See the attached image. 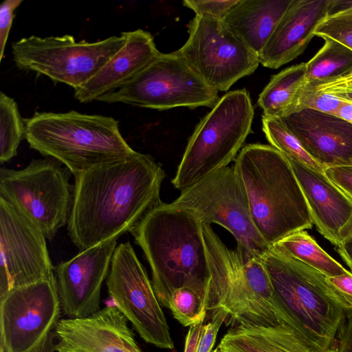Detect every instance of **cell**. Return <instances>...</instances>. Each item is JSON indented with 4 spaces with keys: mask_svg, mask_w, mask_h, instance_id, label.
<instances>
[{
    "mask_svg": "<svg viewBox=\"0 0 352 352\" xmlns=\"http://www.w3.org/2000/svg\"><path fill=\"white\" fill-rule=\"evenodd\" d=\"M74 176L67 230L80 252L129 232L162 201L166 173L151 155L135 151Z\"/></svg>",
    "mask_w": 352,
    "mask_h": 352,
    "instance_id": "1",
    "label": "cell"
},
{
    "mask_svg": "<svg viewBox=\"0 0 352 352\" xmlns=\"http://www.w3.org/2000/svg\"><path fill=\"white\" fill-rule=\"evenodd\" d=\"M130 232L150 265L162 307L167 308L170 294L182 287L208 297V253L203 224L193 209L162 202Z\"/></svg>",
    "mask_w": 352,
    "mask_h": 352,
    "instance_id": "2",
    "label": "cell"
},
{
    "mask_svg": "<svg viewBox=\"0 0 352 352\" xmlns=\"http://www.w3.org/2000/svg\"><path fill=\"white\" fill-rule=\"evenodd\" d=\"M233 167L245 188L254 224L271 247L289 234L312 228L305 197L282 153L271 145L247 144Z\"/></svg>",
    "mask_w": 352,
    "mask_h": 352,
    "instance_id": "3",
    "label": "cell"
},
{
    "mask_svg": "<svg viewBox=\"0 0 352 352\" xmlns=\"http://www.w3.org/2000/svg\"><path fill=\"white\" fill-rule=\"evenodd\" d=\"M210 279L207 309L219 311L231 327H292L274 297L261 257L228 248L210 226L203 225Z\"/></svg>",
    "mask_w": 352,
    "mask_h": 352,
    "instance_id": "4",
    "label": "cell"
},
{
    "mask_svg": "<svg viewBox=\"0 0 352 352\" xmlns=\"http://www.w3.org/2000/svg\"><path fill=\"white\" fill-rule=\"evenodd\" d=\"M261 261L276 300L292 327L322 350L335 349L338 331L352 310L327 277L272 247Z\"/></svg>",
    "mask_w": 352,
    "mask_h": 352,
    "instance_id": "5",
    "label": "cell"
},
{
    "mask_svg": "<svg viewBox=\"0 0 352 352\" xmlns=\"http://www.w3.org/2000/svg\"><path fill=\"white\" fill-rule=\"evenodd\" d=\"M24 121L30 148L58 160L74 175L135 152L122 137L118 121L110 116L72 110L36 113Z\"/></svg>",
    "mask_w": 352,
    "mask_h": 352,
    "instance_id": "6",
    "label": "cell"
},
{
    "mask_svg": "<svg viewBox=\"0 0 352 352\" xmlns=\"http://www.w3.org/2000/svg\"><path fill=\"white\" fill-rule=\"evenodd\" d=\"M254 107L245 89L229 91L197 124L190 137L173 186L182 191L228 166L251 132Z\"/></svg>",
    "mask_w": 352,
    "mask_h": 352,
    "instance_id": "7",
    "label": "cell"
},
{
    "mask_svg": "<svg viewBox=\"0 0 352 352\" xmlns=\"http://www.w3.org/2000/svg\"><path fill=\"white\" fill-rule=\"evenodd\" d=\"M72 173L49 157L34 159L21 170L0 168V197L52 240L67 224L74 186Z\"/></svg>",
    "mask_w": 352,
    "mask_h": 352,
    "instance_id": "8",
    "label": "cell"
},
{
    "mask_svg": "<svg viewBox=\"0 0 352 352\" xmlns=\"http://www.w3.org/2000/svg\"><path fill=\"white\" fill-rule=\"evenodd\" d=\"M218 92L209 87L176 50L160 52L127 83L97 101L157 110L178 107L212 108L220 98Z\"/></svg>",
    "mask_w": 352,
    "mask_h": 352,
    "instance_id": "9",
    "label": "cell"
},
{
    "mask_svg": "<svg viewBox=\"0 0 352 352\" xmlns=\"http://www.w3.org/2000/svg\"><path fill=\"white\" fill-rule=\"evenodd\" d=\"M126 32L96 42L72 35L22 38L12 45L16 67L43 74L74 90L94 76L125 44Z\"/></svg>",
    "mask_w": 352,
    "mask_h": 352,
    "instance_id": "10",
    "label": "cell"
},
{
    "mask_svg": "<svg viewBox=\"0 0 352 352\" xmlns=\"http://www.w3.org/2000/svg\"><path fill=\"white\" fill-rule=\"evenodd\" d=\"M173 204L195 210L203 225L216 223L236 241L241 254L261 257L272 247L252 219L248 197L234 167L226 166L181 191Z\"/></svg>",
    "mask_w": 352,
    "mask_h": 352,
    "instance_id": "11",
    "label": "cell"
},
{
    "mask_svg": "<svg viewBox=\"0 0 352 352\" xmlns=\"http://www.w3.org/2000/svg\"><path fill=\"white\" fill-rule=\"evenodd\" d=\"M188 38L177 52L211 88L228 90L252 74L260 64L252 51L223 20L196 16L188 25Z\"/></svg>",
    "mask_w": 352,
    "mask_h": 352,
    "instance_id": "12",
    "label": "cell"
},
{
    "mask_svg": "<svg viewBox=\"0 0 352 352\" xmlns=\"http://www.w3.org/2000/svg\"><path fill=\"white\" fill-rule=\"evenodd\" d=\"M106 284L113 304L144 341L160 349L175 348L152 283L129 241L116 246Z\"/></svg>",
    "mask_w": 352,
    "mask_h": 352,
    "instance_id": "13",
    "label": "cell"
},
{
    "mask_svg": "<svg viewBox=\"0 0 352 352\" xmlns=\"http://www.w3.org/2000/svg\"><path fill=\"white\" fill-rule=\"evenodd\" d=\"M60 308L55 280L14 288L0 297V351L32 349L55 328Z\"/></svg>",
    "mask_w": 352,
    "mask_h": 352,
    "instance_id": "14",
    "label": "cell"
},
{
    "mask_svg": "<svg viewBox=\"0 0 352 352\" xmlns=\"http://www.w3.org/2000/svg\"><path fill=\"white\" fill-rule=\"evenodd\" d=\"M0 297L10 290L55 280L46 238L0 197Z\"/></svg>",
    "mask_w": 352,
    "mask_h": 352,
    "instance_id": "15",
    "label": "cell"
},
{
    "mask_svg": "<svg viewBox=\"0 0 352 352\" xmlns=\"http://www.w3.org/2000/svg\"><path fill=\"white\" fill-rule=\"evenodd\" d=\"M117 245L116 239L107 241L54 267L60 307L69 318L89 316L100 310L102 285Z\"/></svg>",
    "mask_w": 352,
    "mask_h": 352,
    "instance_id": "16",
    "label": "cell"
},
{
    "mask_svg": "<svg viewBox=\"0 0 352 352\" xmlns=\"http://www.w3.org/2000/svg\"><path fill=\"white\" fill-rule=\"evenodd\" d=\"M127 319L114 304L83 318L60 320L56 352H142Z\"/></svg>",
    "mask_w": 352,
    "mask_h": 352,
    "instance_id": "17",
    "label": "cell"
},
{
    "mask_svg": "<svg viewBox=\"0 0 352 352\" xmlns=\"http://www.w3.org/2000/svg\"><path fill=\"white\" fill-rule=\"evenodd\" d=\"M318 231L338 246L352 236V201L324 174L287 158Z\"/></svg>",
    "mask_w": 352,
    "mask_h": 352,
    "instance_id": "18",
    "label": "cell"
},
{
    "mask_svg": "<svg viewBox=\"0 0 352 352\" xmlns=\"http://www.w3.org/2000/svg\"><path fill=\"white\" fill-rule=\"evenodd\" d=\"M324 169L352 166V124L331 114L302 110L280 118Z\"/></svg>",
    "mask_w": 352,
    "mask_h": 352,
    "instance_id": "19",
    "label": "cell"
},
{
    "mask_svg": "<svg viewBox=\"0 0 352 352\" xmlns=\"http://www.w3.org/2000/svg\"><path fill=\"white\" fill-rule=\"evenodd\" d=\"M333 0H292L261 52L260 64L278 69L300 55L329 14Z\"/></svg>",
    "mask_w": 352,
    "mask_h": 352,
    "instance_id": "20",
    "label": "cell"
},
{
    "mask_svg": "<svg viewBox=\"0 0 352 352\" xmlns=\"http://www.w3.org/2000/svg\"><path fill=\"white\" fill-rule=\"evenodd\" d=\"M126 34L124 45L87 82L74 90L78 101L91 102L120 89L159 54L148 32L138 29Z\"/></svg>",
    "mask_w": 352,
    "mask_h": 352,
    "instance_id": "21",
    "label": "cell"
},
{
    "mask_svg": "<svg viewBox=\"0 0 352 352\" xmlns=\"http://www.w3.org/2000/svg\"><path fill=\"white\" fill-rule=\"evenodd\" d=\"M292 0H239L223 21L259 56Z\"/></svg>",
    "mask_w": 352,
    "mask_h": 352,
    "instance_id": "22",
    "label": "cell"
},
{
    "mask_svg": "<svg viewBox=\"0 0 352 352\" xmlns=\"http://www.w3.org/2000/svg\"><path fill=\"white\" fill-rule=\"evenodd\" d=\"M218 348L220 352H338L322 350L287 324L231 327Z\"/></svg>",
    "mask_w": 352,
    "mask_h": 352,
    "instance_id": "23",
    "label": "cell"
},
{
    "mask_svg": "<svg viewBox=\"0 0 352 352\" xmlns=\"http://www.w3.org/2000/svg\"><path fill=\"white\" fill-rule=\"evenodd\" d=\"M306 63H302L272 76L258 99L263 116L281 118L289 113L299 89L306 82Z\"/></svg>",
    "mask_w": 352,
    "mask_h": 352,
    "instance_id": "24",
    "label": "cell"
},
{
    "mask_svg": "<svg viewBox=\"0 0 352 352\" xmlns=\"http://www.w3.org/2000/svg\"><path fill=\"white\" fill-rule=\"evenodd\" d=\"M272 247L311 266L327 277L351 273L327 253L305 230L289 234Z\"/></svg>",
    "mask_w": 352,
    "mask_h": 352,
    "instance_id": "25",
    "label": "cell"
},
{
    "mask_svg": "<svg viewBox=\"0 0 352 352\" xmlns=\"http://www.w3.org/2000/svg\"><path fill=\"white\" fill-rule=\"evenodd\" d=\"M307 63L305 84L319 86L352 72V50L329 38Z\"/></svg>",
    "mask_w": 352,
    "mask_h": 352,
    "instance_id": "26",
    "label": "cell"
},
{
    "mask_svg": "<svg viewBox=\"0 0 352 352\" xmlns=\"http://www.w3.org/2000/svg\"><path fill=\"white\" fill-rule=\"evenodd\" d=\"M25 121L14 100L0 94V162L3 164L17 155L19 146L25 138Z\"/></svg>",
    "mask_w": 352,
    "mask_h": 352,
    "instance_id": "27",
    "label": "cell"
},
{
    "mask_svg": "<svg viewBox=\"0 0 352 352\" xmlns=\"http://www.w3.org/2000/svg\"><path fill=\"white\" fill-rule=\"evenodd\" d=\"M262 129L270 145L286 157L296 160L316 171L324 173V168L305 151L297 138L280 118L263 116Z\"/></svg>",
    "mask_w": 352,
    "mask_h": 352,
    "instance_id": "28",
    "label": "cell"
},
{
    "mask_svg": "<svg viewBox=\"0 0 352 352\" xmlns=\"http://www.w3.org/2000/svg\"><path fill=\"white\" fill-rule=\"evenodd\" d=\"M208 297L190 287L173 291L168 300L174 318L184 327L204 323L207 315Z\"/></svg>",
    "mask_w": 352,
    "mask_h": 352,
    "instance_id": "29",
    "label": "cell"
},
{
    "mask_svg": "<svg viewBox=\"0 0 352 352\" xmlns=\"http://www.w3.org/2000/svg\"><path fill=\"white\" fill-rule=\"evenodd\" d=\"M344 101L333 94L319 91L315 86L305 83L299 89L294 103L286 116L308 109L338 116Z\"/></svg>",
    "mask_w": 352,
    "mask_h": 352,
    "instance_id": "30",
    "label": "cell"
},
{
    "mask_svg": "<svg viewBox=\"0 0 352 352\" xmlns=\"http://www.w3.org/2000/svg\"><path fill=\"white\" fill-rule=\"evenodd\" d=\"M315 36L329 38L352 50V11L329 14L317 27Z\"/></svg>",
    "mask_w": 352,
    "mask_h": 352,
    "instance_id": "31",
    "label": "cell"
},
{
    "mask_svg": "<svg viewBox=\"0 0 352 352\" xmlns=\"http://www.w3.org/2000/svg\"><path fill=\"white\" fill-rule=\"evenodd\" d=\"M239 0H185L184 6L193 10L196 16L223 20Z\"/></svg>",
    "mask_w": 352,
    "mask_h": 352,
    "instance_id": "32",
    "label": "cell"
},
{
    "mask_svg": "<svg viewBox=\"0 0 352 352\" xmlns=\"http://www.w3.org/2000/svg\"><path fill=\"white\" fill-rule=\"evenodd\" d=\"M22 0H5L0 5V60H2L10 31L14 18V11Z\"/></svg>",
    "mask_w": 352,
    "mask_h": 352,
    "instance_id": "33",
    "label": "cell"
},
{
    "mask_svg": "<svg viewBox=\"0 0 352 352\" xmlns=\"http://www.w3.org/2000/svg\"><path fill=\"white\" fill-rule=\"evenodd\" d=\"M211 321L204 324L197 352H212L216 342L218 332L226 316L221 311L214 314Z\"/></svg>",
    "mask_w": 352,
    "mask_h": 352,
    "instance_id": "34",
    "label": "cell"
},
{
    "mask_svg": "<svg viewBox=\"0 0 352 352\" xmlns=\"http://www.w3.org/2000/svg\"><path fill=\"white\" fill-rule=\"evenodd\" d=\"M324 174L352 201V166L327 168Z\"/></svg>",
    "mask_w": 352,
    "mask_h": 352,
    "instance_id": "35",
    "label": "cell"
},
{
    "mask_svg": "<svg viewBox=\"0 0 352 352\" xmlns=\"http://www.w3.org/2000/svg\"><path fill=\"white\" fill-rule=\"evenodd\" d=\"M327 280L352 310V274L327 277Z\"/></svg>",
    "mask_w": 352,
    "mask_h": 352,
    "instance_id": "36",
    "label": "cell"
},
{
    "mask_svg": "<svg viewBox=\"0 0 352 352\" xmlns=\"http://www.w3.org/2000/svg\"><path fill=\"white\" fill-rule=\"evenodd\" d=\"M336 348L338 352H352V311L346 314L341 324Z\"/></svg>",
    "mask_w": 352,
    "mask_h": 352,
    "instance_id": "37",
    "label": "cell"
},
{
    "mask_svg": "<svg viewBox=\"0 0 352 352\" xmlns=\"http://www.w3.org/2000/svg\"><path fill=\"white\" fill-rule=\"evenodd\" d=\"M316 87L319 91L327 94H334L341 91L352 90V72L337 80L316 86Z\"/></svg>",
    "mask_w": 352,
    "mask_h": 352,
    "instance_id": "38",
    "label": "cell"
},
{
    "mask_svg": "<svg viewBox=\"0 0 352 352\" xmlns=\"http://www.w3.org/2000/svg\"><path fill=\"white\" fill-rule=\"evenodd\" d=\"M203 326L201 323L190 327L186 337L184 352H197Z\"/></svg>",
    "mask_w": 352,
    "mask_h": 352,
    "instance_id": "39",
    "label": "cell"
},
{
    "mask_svg": "<svg viewBox=\"0 0 352 352\" xmlns=\"http://www.w3.org/2000/svg\"><path fill=\"white\" fill-rule=\"evenodd\" d=\"M55 339L54 333L50 331L36 346L28 352H54L56 351Z\"/></svg>",
    "mask_w": 352,
    "mask_h": 352,
    "instance_id": "40",
    "label": "cell"
},
{
    "mask_svg": "<svg viewBox=\"0 0 352 352\" xmlns=\"http://www.w3.org/2000/svg\"><path fill=\"white\" fill-rule=\"evenodd\" d=\"M335 250L349 266L352 274V236L342 244L336 246Z\"/></svg>",
    "mask_w": 352,
    "mask_h": 352,
    "instance_id": "41",
    "label": "cell"
},
{
    "mask_svg": "<svg viewBox=\"0 0 352 352\" xmlns=\"http://www.w3.org/2000/svg\"><path fill=\"white\" fill-rule=\"evenodd\" d=\"M338 117L352 124V102L344 101L339 109Z\"/></svg>",
    "mask_w": 352,
    "mask_h": 352,
    "instance_id": "42",
    "label": "cell"
},
{
    "mask_svg": "<svg viewBox=\"0 0 352 352\" xmlns=\"http://www.w3.org/2000/svg\"><path fill=\"white\" fill-rule=\"evenodd\" d=\"M348 10L352 11V0H333V3L332 4L330 13H334L338 11Z\"/></svg>",
    "mask_w": 352,
    "mask_h": 352,
    "instance_id": "43",
    "label": "cell"
},
{
    "mask_svg": "<svg viewBox=\"0 0 352 352\" xmlns=\"http://www.w3.org/2000/svg\"><path fill=\"white\" fill-rule=\"evenodd\" d=\"M331 94H333L345 101L352 102V90L341 91Z\"/></svg>",
    "mask_w": 352,
    "mask_h": 352,
    "instance_id": "44",
    "label": "cell"
},
{
    "mask_svg": "<svg viewBox=\"0 0 352 352\" xmlns=\"http://www.w3.org/2000/svg\"><path fill=\"white\" fill-rule=\"evenodd\" d=\"M212 352H220L219 349L217 347L215 349H214Z\"/></svg>",
    "mask_w": 352,
    "mask_h": 352,
    "instance_id": "45",
    "label": "cell"
}]
</instances>
